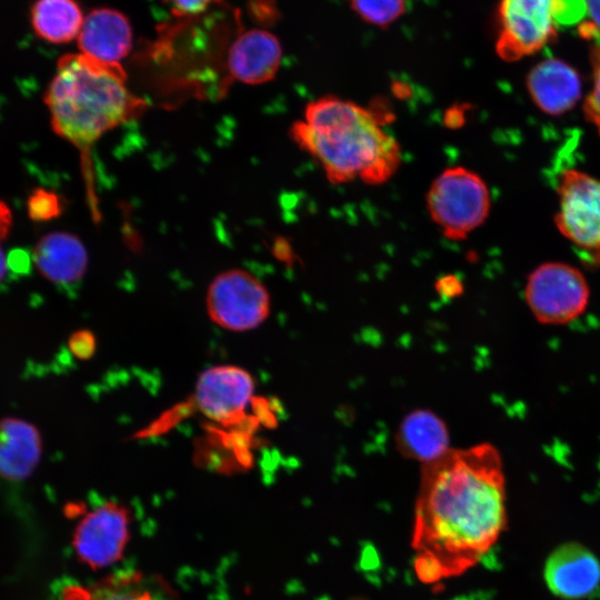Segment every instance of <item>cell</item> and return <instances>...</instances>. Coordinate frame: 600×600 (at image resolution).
<instances>
[{"instance_id":"cell-26","label":"cell","mask_w":600,"mask_h":600,"mask_svg":"<svg viewBox=\"0 0 600 600\" xmlns=\"http://www.w3.org/2000/svg\"><path fill=\"white\" fill-rule=\"evenodd\" d=\"M173 13L193 16L203 12L212 0H162Z\"/></svg>"},{"instance_id":"cell-29","label":"cell","mask_w":600,"mask_h":600,"mask_svg":"<svg viewBox=\"0 0 600 600\" xmlns=\"http://www.w3.org/2000/svg\"><path fill=\"white\" fill-rule=\"evenodd\" d=\"M444 122L448 127H460L464 122L463 110L459 107L451 108L446 114Z\"/></svg>"},{"instance_id":"cell-6","label":"cell","mask_w":600,"mask_h":600,"mask_svg":"<svg viewBox=\"0 0 600 600\" xmlns=\"http://www.w3.org/2000/svg\"><path fill=\"white\" fill-rule=\"evenodd\" d=\"M524 294L540 323L564 324L586 310L590 292L579 269L563 262H547L530 273Z\"/></svg>"},{"instance_id":"cell-5","label":"cell","mask_w":600,"mask_h":600,"mask_svg":"<svg viewBox=\"0 0 600 600\" xmlns=\"http://www.w3.org/2000/svg\"><path fill=\"white\" fill-rule=\"evenodd\" d=\"M206 308L210 320L231 332L250 331L270 314V294L252 273L231 269L219 273L209 284Z\"/></svg>"},{"instance_id":"cell-24","label":"cell","mask_w":600,"mask_h":600,"mask_svg":"<svg viewBox=\"0 0 600 600\" xmlns=\"http://www.w3.org/2000/svg\"><path fill=\"white\" fill-rule=\"evenodd\" d=\"M69 349L79 359L87 360L96 350V339L92 332L79 330L69 338Z\"/></svg>"},{"instance_id":"cell-18","label":"cell","mask_w":600,"mask_h":600,"mask_svg":"<svg viewBox=\"0 0 600 600\" xmlns=\"http://www.w3.org/2000/svg\"><path fill=\"white\" fill-rule=\"evenodd\" d=\"M83 20L76 0H37L31 8L34 33L51 43H67L78 38Z\"/></svg>"},{"instance_id":"cell-12","label":"cell","mask_w":600,"mask_h":600,"mask_svg":"<svg viewBox=\"0 0 600 600\" xmlns=\"http://www.w3.org/2000/svg\"><path fill=\"white\" fill-rule=\"evenodd\" d=\"M282 50L276 36L251 29L242 32L230 46L227 57L229 74L246 84H261L277 74Z\"/></svg>"},{"instance_id":"cell-25","label":"cell","mask_w":600,"mask_h":600,"mask_svg":"<svg viewBox=\"0 0 600 600\" xmlns=\"http://www.w3.org/2000/svg\"><path fill=\"white\" fill-rule=\"evenodd\" d=\"M588 21L579 26L582 37L594 40L600 37V0H587Z\"/></svg>"},{"instance_id":"cell-15","label":"cell","mask_w":600,"mask_h":600,"mask_svg":"<svg viewBox=\"0 0 600 600\" xmlns=\"http://www.w3.org/2000/svg\"><path fill=\"white\" fill-rule=\"evenodd\" d=\"M32 258L41 276L60 286L78 282L88 268L84 244L77 236L64 231L50 232L40 238Z\"/></svg>"},{"instance_id":"cell-1","label":"cell","mask_w":600,"mask_h":600,"mask_svg":"<svg viewBox=\"0 0 600 600\" xmlns=\"http://www.w3.org/2000/svg\"><path fill=\"white\" fill-rule=\"evenodd\" d=\"M412 548L422 582L463 573L506 526L502 461L490 443L450 449L422 466Z\"/></svg>"},{"instance_id":"cell-3","label":"cell","mask_w":600,"mask_h":600,"mask_svg":"<svg viewBox=\"0 0 600 600\" xmlns=\"http://www.w3.org/2000/svg\"><path fill=\"white\" fill-rule=\"evenodd\" d=\"M290 136L333 183L360 178L379 184L400 163L398 142L380 127L372 111L338 97L326 96L308 103L304 119L292 124Z\"/></svg>"},{"instance_id":"cell-27","label":"cell","mask_w":600,"mask_h":600,"mask_svg":"<svg viewBox=\"0 0 600 600\" xmlns=\"http://www.w3.org/2000/svg\"><path fill=\"white\" fill-rule=\"evenodd\" d=\"M437 290L446 297L458 296L462 291L460 280L454 276H446L437 282Z\"/></svg>"},{"instance_id":"cell-30","label":"cell","mask_w":600,"mask_h":600,"mask_svg":"<svg viewBox=\"0 0 600 600\" xmlns=\"http://www.w3.org/2000/svg\"><path fill=\"white\" fill-rule=\"evenodd\" d=\"M9 234L10 232L0 229V283L4 279V276L7 272V260H6L4 251L2 249V242L7 240Z\"/></svg>"},{"instance_id":"cell-23","label":"cell","mask_w":600,"mask_h":600,"mask_svg":"<svg viewBox=\"0 0 600 600\" xmlns=\"http://www.w3.org/2000/svg\"><path fill=\"white\" fill-rule=\"evenodd\" d=\"M554 24L571 27L581 24L588 16L587 0H550Z\"/></svg>"},{"instance_id":"cell-8","label":"cell","mask_w":600,"mask_h":600,"mask_svg":"<svg viewBox=\"0 0 600 600\" xmlns=\"http://www.w3.org/2000/svg\"><path fill=\"white\" fill-rule=\"evenodd\" d=\"M498 56L516 61L543 48L556 36L550 0H500Z\"/></svg>"},{"instance_id":"cell-13","label":"cell","mask_w":600,"mask_h":600,"mask_svg":"<svg viewBox=\"0 0 600 600\" xmlns=\"http://www.w3.org/2000/svg\"><path fill=\"white\" fill-rule=\"evenodd\" d=\"M132 44V29L128 18L118 10L98 8L83 20L78 36L80 53L94 60L120 64Z\"/></svg>"},{"instance_id":"cell-16","label":"cell","mask_w":600,"mask_h":600,"mask_svg":"<svg viewBox=\"0 0 600 600\" xmlns=\"http://www.w3.org/2000/svg\"><path fill=\"white\" fill-rule=\"evenodd\" d=\"M42 452L38 428L19 418L0 420V476L21 481L31 476Z\"/></svg>"},{"instance_id":"cell-11","label":"cell","mask_w":600,"mask_h":600,"mask_svg":"<svg viewBox=\"0 0 600 600\" xmlns=\"http://www.w3.org/2000/svg\"><path fill=\"white\" fill-rule=\"evenodd\" d=\"M548 588L564 599H581L599 588L600 564L584 547L568 543L558 548L547 560L544 570Z\"/></svg>"},{"instance_id":"cell-7","label":"cell","mask_w":600,"mask_h":600,"mask_svg":"<svg viewBox=\"0 0 600 600\" xmlns=\"http://www.w3.org/2000/svg\"><path fill=\"white\" fill-rule=\"evenodd\" d=\"M558 194V230L580 249L600 252V181L574 169L566 170Z\"/></svg>"},{"instance_id":"cell-20","label":"cell","mask_w":600,"mask_h":600,"mask_svg":"<svg viewBox=\"0 0 600 600\" xmlns=\"http://www.w3.org/2000/svg\"><path fill=\"white\" fill-rule=\"evenodd\" d=\"M353 11L366 22L387 27L406 9V0H350Z\"/></svg>"},{"instance_id":"cell-31","label":"cell","mask_w":600,"mask_h":600,"mask_svg":"<svg viewBox=\"0 0 600 600\" xmlns=\"http://www.w3.org/2000/svg\"><path fill=\"white\" fill-rule=\"evenodd\" d=\"M353 600H364V599H353Z\"/></svg>"},{"instance_id":"cell-21","label":"cell","mask_w":600,"mask_h":600,"mask_svg":"<svg viewBox=\"0 0 600 600\" xmlns=\"http://www.w3.org/2000/svg\"><path fill=\"white\" fill-rule=\"evenodd\" d=\"M28 214L34 221H48L59 217L63 210L58 193L46 189H36L27 201Z\"/></svg>"},{"instance_id":"cell-28","label":"cell","mask_w":600,"mask_h":600,"mask_svg":"<svg viewBox=\"0 0 600 600\" xmlns=\"http://www.w3.org/2000/svg\"><path fill=\"white\" fill-rule=\"evenodd\" d=\"M253 8L252 12L254 11L262 21H272L278 17L276 4L271 0H257Z\"/></svg>"},{"instance_id":"cell-22","label":"cell","mask_w":600,"mask_h":600,"mask_svg":"<svg viewBox=\"0 0 600 600\" xmlns=\"http://www.w3.org/2000/svg\"><path fill=\"white\" fill-rule=\"evenodd\" d=\"M591 66L593 87L584 100L583 111L600 134V37L594 39L591 48Z\"/></svg>"},{"instance_id":"cell-2","label":"cell","mask_w":600,"mask_h":600,"mask_svg":"<svg viewBox=\"0 0 600 600\" xmlns=\"http://www.w3.org/2000/svg\"><path fill=\"white\" fill-rule=\"evenodd\" d=\"M121 64L104 63L82 53H68L44 93L54 132L73 144L81 154L89 206L98 219L91 170L92 147L107 132L138 117L147 102L126 83Z\"/></svg>"},{"instance_id":"cell-17","label":"cell","mask_w":600,"mask_h":600,"mask_svg":"<svg viewBox=\"0 0 600 600\" xmlns=\"http://www.w3.org/2000/svg\"><path fill=\"white\" fill-rule=\"evenodd\" d=\"M397 447L407 458L423 462L434 461L447 453L449 434L444 422L433 412L416 410L401 422L397 436Z\"/></svg>"},{"instance_id":"cell-4","label":"cell","mask_w":600,"mask_h":600,"mask_svg":"<svg viewBox=\"0 0 600 600\" xmlns=\"http://www.w3.org/2000/svg\"><path fill=\"white\" fill-rule=\"evenodd\" d=\"M432 221L450 240H462L480 227L490 211V193L476 172L452 167L431 183L426 197Z\"/></svg>"},{"instance_id":"cell-19","label":"cell","mask_w":600,"mask_h":600,"mask_svg":"<svg viewBox=\"0 0 600 600\" xmlns=\"http://www.w3.org/2000/svg\"><path fill=\"white\" fill-rule=\"evenodd\" d=\"M56 600H156L139 576H114L93 587L77 583L63 586Z\"/></svg>"},{"instance_id":"cell-14","label":"cell","mask_w":600,"mask_h":600,"mask_svg":"<svg viewBox=\"0 0 600 600\" xmlns=\"http://www.w3.org/2000/svg\"><path fill=\"white\" fill-rule=\"evenodd\" d=\"M527 88L533 103L552 116L569 111L581 97L579 74L560 59L536 64L527 77Z\"/></svg>"},{"instance_id":"cell-9","label":"cell","mask_w":600,"mask_h":600,"mask_svg":"<svg viewBox=\"0 0 600 600\" xmlns=\"http://www.w3.org/2000/svg\"><path fill=\"white\" fill-rule=\"evenodd\" d=\"M128 539V510L119 503L106 502L80 520L74 531L73 546L83 563L99 569L119 560Z\"/></svg>"},{"instance_id":"cell-10","label":"cell","mask_w":600,"mask_h":600,"mask_svg":"<svg viewBox=\"0 0 600 600\" xmlns=\"http://www.w3.org/2000/svg\"><path fill=\"white\" fill-rule=\"evenodd\" d=\"M254 393V380L249 371L234 364H219L199 376L194 399L208 419L228 423L243 416Z\"/></svg>"}]
</instances>
